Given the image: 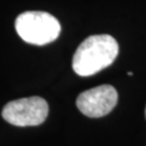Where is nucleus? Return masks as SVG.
Wrapping results in <instances>:
<instances>
[{"label":"nucleus","mask_w":146,"mask_h":146,"mask_svg":"<svg viewBox=\"0 0 146 146\" xmlns=\"http://www.w3.org/2000/svg\"><path fill=\"white\" fill-rule=\"evenodd\" d=\"M145 117H146V108H145Z\"/></svg>","instance_id":"obj_5"},{"label":"nucleus","mask_w":146,"mask_h":146,"mask_svg":"<svg viewBox=\"0 0 146 146\" xmlns=\"http://www.w3.org/2000/svg\"><path fill=\"white\" fill-rule=\"evenodd\" d=\"M118 102V93L110 84H103L84 91L78 95V110L90 118H100L110 114Z\"/></svg>","instance_id":"obj_4"},{"label":"nucleus","mask_w":146,"mask_h":146,"mask_svg":"<svg viewBox=\"0 0 146 146\" xmlns=\"http://www.w3.org/2000/svg\"><path fill=\"white\" fill-rule=\"evenodd\" d=\"M15 29L27 43L44 46L54 41L61 33L60 22L41 11H27L16 17Z\"/></svg>","instance_id":"obj_2"},{"label":"nucleus","mask_w":146,"mask_h":146,"mask_svg":"<svg viewBox=\"0 0 146 146\" xmlns=\"http://www.w3.org/2000/svg\"><path fill=\"white\" fill-rule=\"evenodd\" d=\"M49 105L39 96H31L11 101L2 110L5 121L16 127H34L47 119Z\"/></svg>","instance_id":"obj_3"},{"label":"nucleus","mask_w":146,"mask_h":146,"mask_svg":"<svg viewBox=\"0 0 146 146\" xmlns=\"http://www.w3.org/2000/svg\"><path fill=\"white\" fill-rule=\"evenodd\" d=\"M118 52L119 46L114 37L110 35L88 37L74 54V72L81 77L92 76L111 65Z\"/></svg>","instance_id":"obj_1"}]
</instances>
